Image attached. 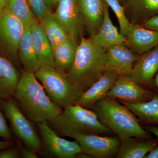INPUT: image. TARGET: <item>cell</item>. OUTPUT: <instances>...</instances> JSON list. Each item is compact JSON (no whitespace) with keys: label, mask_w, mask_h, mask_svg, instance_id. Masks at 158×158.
Wrapping results in <instances>:
<instances>
[{"label":"cell","mask_w":158,"mask_h":158,"mask_svg":"<svg viewBox=\"0 0 158 158\" xmlns=\"http://www.w3.org/2000/svg\"><path fill=\"white\" fill-rule=\"evenodd\" d=\"M13 98L26 117L36 124L53 119L62 110L51 101L32 72H22Z\"/></svg>","instance_id":"6da1fadb"},{"label":"cell","mask_w":158,"mask_h":158,"mask_svg":"<svg viewBox=\"0 0 158 158\" xmlns=\"http://www.w3.org/2000/svg\"><path fill=\"white\" fill-rule=\"evenodd\" d=\"M90 110L102 124L116 134L121 141L131 137L142 140L152 139L151 133L141 126L137 117L116 99L105 97L96 102Z\"/></svg>","instance_id":"7a4b0ae2"},{"label":"cell","mask_w":158,"mask_h":158,"mask_svg":"<svg viewBox=\"0 0 158 158\" xmlns=\"http://www.w3.org/2000/svg\"><path fill=\"white\" fill-rule=\"evenodd\" d=\"M106 62V50L95 45L90 37H82L73 63L66 73L83 93L102 76Z\"/></svg>","instance_id":"3957f363"},{"label":"cell","mask_w":158,"mask_h":158,"mask_svg":"<svg viewBox=\"0 0 158 158\" xmlns=\"http://www.w3.org/2000/svg\"><path fill=\"white\" fill-rule=\"evenodd\" d=\"M51 101L63 110L76 103L83 93L66 73L41 66L35 73Z\"/></svg>","instance_id":"277c9868"},{"label":"cell","mask_w":158,"mask_h":158,"mask_svg":"<svg viewBox=\"0 0 158 158\" xmlns=\"http://www.w3.org/2000/svg\"><path fill=\"white\" fill-rule=\"evenodd\" d=\"M47 123L56 132L62 130H71L98 135L113 133L102 124L93 110L77 103L62 110L58 116Z\"/></svg>","instance_id":"5b68a950"},{"label":"cell","mask_w":158,"mask_h":158,"mask_svg":"<svg viewBox=\"0 0 158 158\" xmlns=\"http://www.w3.org/2000/svg\"><path fill=\"white\" fill-rule=\"evenodd\" d=\"M0 108L9 120L15 138L29 149L41 154L43 144L38 130L21 111L13 98L0 99Z\"/></svg>","instance_id":"8992f818"},{"label":"cell","mask_w":158,"mask_h":158,"mask_svg":"<svg viewBox=\"0 0 158 158\" xmlns=\"http://www.w3.org/2000/svg\"><path fill=\"white\" fill-rule=\"evenodd\" d=\"M56 133L59 135L74 139L81 146L82 152L90 158L116 157L121 144L118 136H102L71 130H62Z\"/></svg>","instance_id":"52a82bcc"},{"label":"cell","mask_w":158,"mask_h":158,"mask_svg":"<svg viewBox=\"0 0 158 158\" xmlns=\"http://www.w3.org/2000/svg\"><path fill=\"white\" fill-rule=\"evenodd\" d=\"M25 28L24 24L6 8L0 15V47L15 64L20 62L19 47Z\"/></svg>","instance_id":"ba28073f"},{"label":"cell","mask_w":158,"mask_h":158,"mask_svg":"<svg viewBox=\"0 0 158 158\" xmlns=\"http://www.w3.org/2000/svg\"><path fill=\"white\" fill-rule=\"evenodd\" d=\"M37 125L43 144L41 154L57 158H74L82 152L81 146L76 140L68 141L61 138L47 122Z\"/></svg>","instance_id":"9c48e42d"},{"label":"cell","mask_w":158,"mask_h":158,"mask_svg":"<svg viewBox=\"0 0 158 158\" xmlns=\"http://www.w3.org/2000/svg\"><path fill=\"white\" fill-rule=\"evenodd\" d=\"M155 92L141 87L130 76H119L106 96L120 100L128 103H138L148 101Z\"/></svg>","instance_id":"30bf717a"},{"label":"cell","mask_w":158,"mask_h":158,"mask_svg":"<svg viewBox=\"0 0 158 158\" xmlns=\"http://www.w3.org/2000/svg\"><path fill=\"white\" fill-rule=\"evenodd\" d=\"M55 13L71 40L79 43L82 36L83 22L77 0H58Z\"/></svg>","instance_id":"8fae6325"},{"label":"cell","mask_w":158,"mask_h":158,"mask_svg":"<svg viewBox=\"0 0 158 158\" xmlns=\"http://www.w3.org/2000/svg\"><path fill=\"white\" fill-rule=\"evenodd\" d=\"M125 37V45L139 56L158 45V32L141 24L131 23Z\"/></svg>","instance_id":"7c38bea8"},{"label":"cell","mask_w":158,"mask_h":158,"mask_svg":"<svg viewBox=\"0 0 158 158\" xmlns=\"http://www.w3.org/2000/svg\"><path fill=\"white\" fill-rule=\"evenodd\" d=\"M106 52V70L113 71L119 76L131 75L134 64L140 56L124 44L112 46Z\"/></svg>","instance_id":"4fadbf2b"},{"label":"cell","mask_w":158,"mask_h":158,"mask_svg":"<svg viewBox=\"0 0 158 158\" xmlns=\"http://www.w3.org/2000/svg\"><path fill=\"white\" fill-rule=\"evenodd\" d=\"M158 71V45L140 56L130 76L141 87L151 90Z\"/></svg>","instance_id":"5bb4252c"},{"label":"cell","mask_w":158,"mask_h":158,"mask_svg":"<svg viewBox=\"0 0 158 158\" xmlns=\"http://www.w3.org/2000/svg\"><path fill=\"white\" fill-rule=\"evenodd\" d=\"M119 77L113 71L105 70L100 78L82 94L76 103L90 110L96 102L106 97Z\"/></svg>","instance_id":"9a60e30c"},{"label":"cell","mask_w":158,"mask_h":158,"mask_svg":"<svg viewBox=\"0 0 158 158\" xmlns=\"http://www.w3.org/2000/svg\"><path fill=\"white\" fill-rule=\"evenodd\" d=\"M83 22L90 36L96 34L101 26L106 3L105 0H77Z\"/></svg>","instance_id":"2e32d148"},{"label":"cell","mask_w":158,"mask_h":158,"mask_svg":"<svg viewBox=\"0 0 158 158\" xmlns=\"http://www.w3.org/2000/svg\"><path fill=\"white\" fill-rule=\"evenodd\" d=\"M90 38L95 45L105 50L112 46L124 44L125 37L112 23L107 4L105 7L104 16L100 27L97 33Z\"/></svg>","instance_id":"e0dca14e"},{"label":"cell","mask_w":158,"mask_h":158,"mask_svg":"<svg viewBox=\"0 0 158 158\" xmlns=\"http://www.w3.org/2000/svg\"><path fill=\"white\" fill-rule=\"evenodd\" d=\"M32 44L41 66L55 68L52 48L40 24L36 19L29 26Z\"/></svg>","instance_id":"ac0fdd59"},{"label":"cell","mask_w":158,"mask_h":158,"mask_svg":"<svg viewBox=\"0 0 158 158\" xmlns=\"http://www.w3.org/2000/svg\"><path fill=\"white\" fill-rule=\"evenodd\" d=\"M126 15L130 22L140 24L158 14V0H124Z\"/></svg>","instance_id":"d6986e66"},{"label":"cell","mask_w":158,"mask_h":158,"mask_svg":"<svg viewBox=\"0 0 158 158\" xmlns=\"http://www.w3.org/2000/svg\"><path fill=\"white\" fill-rule=\"evenodd\" d=\"M21 74L9 59L0 56V99L13 98Z\"/></svg>","instance_id":"ffe728a7"},{"label":"cell","mask_w":158,"mask_h":158,"mask_svg":"<svg viewBox=\"0 0 158 158\" xmlns=\"http://www.w3.org/2000/svg\"><path fill=\"white\" fill-rule=\"evenodd\" d=\"M158 139L142 140L131 137L121 141L116 158H143L155 145Z\"/></svg>","instance_id":"44dd1931"},{"label":"cell","mask_w":158,"mask_h":158,"mask_svg":"<svg viewBox=\"0 0 158 158\" xmlns=\"http://www.w3.org/2000/svg\"><path fill=\"white\" fill-rule=\"evenodd\" d=\"M40 24L52 48L70 39L69 35L51 10L39 20Z\"/></svg>","instance_id":"7402d4cb"},{"label":"cell","mask_w":158,"mask_h":158,"mask_svg":"<svg viewBox=\"0 0 158 158\" xmlns=\"http://www.w3.org/2000/svg\"><path fill=\"white\" fill-rule=\"evenodd\" d=\"M18 57L24 70L35 73L41 67L32 44L31 30L28 26H25L20 42Z\"/></svg>","instance_id":"603a6c76"},{"label":"cell","mask_w":158,"mask_h":158,"mask_svg":"<svg viewBox=\"0 0 158 158\" xmlns=\"http://www.w3.org/2000/svg\"><path fill=\"white\" fill-rule=\"evenodd\" d=\"M137 117L142 124H158V94L148 101L132 104L121 102Z\"/></svg>","instance_id":"cb8c5ba5"},{"label":"cell","mask_w":158,"mask_h":158,"mask_svg":"<svg viewBox=\"0 0 158 158\" xmlns=\"http://www.w3.org/2000/svg\"><path fill=\"white\" fill-rule=\"evenodd\" d=\"M78 44L70 39L52 48L55 68L67 73L73 63Z\"/></svg>","instance_id":"d4e9b609"},{"label":"cell","mask_w":158,"mask_h":158,"mask_svg":"<svg viewBox=\"0 0 158 158\" xmlns=\"http://www.w3.org/2000/svg\"><path fill=\"white\" fill-rule=\"evenodd\" d=\"M6 8L25 26L29 27L36 19L27 0H8Z\"/></svg>","instance_id":"484cf974"},{"label":"cell","mask_w":158,"mask_h":158,"mask_svg":"<svg viewBox=\"0 0 158 158\" xmlns=\"http://www.w3.org/2000/svg\"><path fill=\"white\" fill-rule=\"evenodd\" d=\"M105 1L116 15L120 27L119 31L125 37L131 22L127 17L124 7L120 4L119 0H105Z\"/></svg>","instance_id":"4316f807"},{"label":"cell","mask_w":158,"mask_h":158,"mask_svg":"<svg viewBox=\"0 0 158 158\" xmlns=\"http://www.w3.org/2000/svg\"><path fill=\"white\" fill-rule=\"evenodd\" d=\"M27 2L32 13L38 21L51 10L47 0H27Z\"/></svg>","instance_id":"83f0119b"},{"label":"cell","mask_w":158,"mask_h":158,"mask_svg":"<svg viewBox=\"0 0 158 158\" xmlns=\"http://www.w3.org/2000/svg\"><path fill=\"white\" fill-rule=\"evenodd\" d=\"M6 117L0 108V138L7 141L17 140L9 128L6 120Z\"/></svg>","instance_id":"f1b7e54d"},{"label":"cell","mask_w":158,"mask_h":158,"mask_svg":"<svg viewBox=\"0 0 158 158\" xmlns=\"http://www.w3.org/2000/svg\"><path fill=\"white\" fill-rule=\"evenodd\" d=\"M20 146L18 143L16 145L0 151V158H20Z\"/></svg>","instance_id":"f546056e"},{"label":"cell","mask_w":158,"mask_h":158,"mask_svg":"<svg viewBox=\"0 0 158 158\" xmlns=\"http://www.w3.org/2000/svg\"><path fill=\"white\" fill-rule=\"evenodd\" d=\"M141 25L147 28L158 32V14L145 21Z\"/></svg>","instance_id":"4dcf8cb0"},{"label":"cell","mask_w":158,"mask_h":158,"mask_svg":"<svg viewBox=\"0 0 158 158\" xmlns=\"http://www.w3.org/2000/svg\"><path fill=\"white\" fill-rule=\"evenodd\" d=\"M20 157L23 158H37V153L25 146H20Z\"/></svg>","instance_id":"1f68e13d"},{"label":"cell","mask_w":158,"mask_h":158,"mask_svg":"<svg viewBox=\"0 0 158 158\" xmlns=\"http://www.w3.org/2000/svg\"><path fill=\"white\" fill-rule=\"evenodd\" d=\"M18 143V141L17 140L0 141V151L6 149V148L12 147V146L16 145Z\"/></svg>","instance_id":"d6a6232c"},{"label":"cell","mask_w":158,"mask_h":158,"mask_svg":"<svg viewBox=\"0 0 158 158\" xmlns=\"http://www.w3.org/2000/svg\"><path fill=\"white\" fill-rule=\"evenodd\" d=\"M144 158H158V143L152 148Z\"/></svg>","instance_id":"836d02e7"},{"label":"cell","mask_w":158,"mask_h":158,"mask_svg":"<svg viewBox=\"0 0 158 158\" xmlns=\"http://www.w3.org/2000/svg\"><path fill=\"white\" fill-rule=\"evenodd\" d=\"M144 129L150 133L155 135L158 139V127L153 126L147 125L144 127Z\"/></svg>","instance_id":"e575fe53"},{"label":"cell","mask_w":158,"mask_h":158,"mask_svg":"<svg viewBox=\"0 0 158 158\" xmlns=\"http://www.w3.org/2000/svg\"><path fill=\"white\" fill-rule=\"evenodd\" d=\"M151 90L158 94V71L156 75L152 85Z\"/></svg>","instance_id":"d590c367"},{"label":"cell","mask_w":158,"mask_h":158,"mask_svg":"<svg viewBox=\"0 0 158 158\" xmlns=\"http://www.w3.org/2000/svg\"><path fill=\"white\" fill-rule=\"evenodd\" d=\"M8 0H0V15L6 9Z\"/></svg>","instance_id":"8d00e7d4"},{"label":"cell","mask_w":158,"mask_h":158,"mask_svg":"<svg viewBox=\"0 0 158 158\" xmlns=\"http://www.w3.org/2000/svg\"><path fill=\"white\" fill-rule=\"evenodd\" d=\"M48 3L49 7H50V9L53 7V6H55L56 4H57L58 2V0H47Z\"/></svg>","instance_id":"74e56055"},{"label":"cell","mask_w":158,"mask_h":158,"mask_svg":"<svg viewBox=\"0 0 158 158\" xmlns=\"http://www.w3.org/2000/svg\"><path fill=\"white\" fill-rule=\"evenodd\" d=\"M119 1H122V0H119Z\"/></svg>","instance_id":"f35d334b"}]
</instances>
